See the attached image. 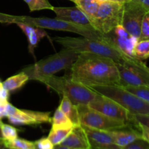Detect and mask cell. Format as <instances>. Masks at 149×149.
Here are the masks:
<instances>
[{
    "label": "cell",
    "instance_id": "obj_1",
    "mask_svg": "<svg viewBox=\"0 0 149 149\" xmlns=\"http://www.w3.org/2000/svg\"><path fill=\"white\" fill-rule=\"evenodd\" d=\"M73 80L85 86L120 85L116 63L106 57L91 52H81L70 68Z\"/></svg>",
    "mask_w": 149,
    "mask_h": 149
},
{
    "label": "cell",
    "instance_id": "obj_2",
    "mask_svg": "<svg viewBox=\"0 0 149 149\" xmlns=\"http://www.w3.org/2000/svg\"><path fill=\"white\" fill-rule=\"evenodd\" d=\"M53 40L65 49L72 50L77 53L91 52L106 57L113 60L116 64L127 65L133 63L138 58L131 57L124 53L121 49L109 41H97L84 37H70V36H56Z\"/></svg>",
    "mask_w": 149,
    "mask_h": 149
},
{
    "label": "cell",
    "instance_id": "obj_3",
    "mask_svg": "<svg viewBox=\"0 0 149 149\" xmlns=\"http://www.w3.org/2000/svg\"><path fill=\"white\" fill-rule=\"evenodd\" d=\"M36 80L45 84L61 95L67 97L76 106L88 105L98 95L90 87L73 80L68 75L45 76Z\"/></svg>",
    "mask_w": 149,
    "mask_h": 149
},
{
    "label": "cell",
    "instance_id": "obj_4",
    "mask_svg": "<svg viewBox=\"0 0 149 149\" xmlns=\"http://www.w3.org/2000/svg\"><path fill=\"white\" fill-rule=\"evenodd\" d=\"M78 55L74 51L63 48L59 52L41 60L23 71L29 76V79L33 80L40 77L54 75L61 70L70 69Z\"/></svg>",
    "mask_w": 149,
    "mask_h": 149
},
{
    "label": "cell",
    "instance_id": "obj_5",
    "mask_svg": "<svg viewBox=\"0 0 149 149\" xmlns=\"http://www.w3.org/2000/svg\"><path fill=\"white\" fill-rule=\"evenodd\" d=\"M96 93L114 100L132 114L149 115V103L116 84L87 86Z\"/></svg>",
    "mask_w": 149,
    "mask_h": 149
},
{
    "label": "cell",
    "instance_id": "obj_6",
    "mask_svg": "<svg viewBox=\"0 0 149 149\" xmlns=\"http://www.w3.org/2000/svg\"><path fill=\"white\" fill-rule=\"evenodd\" d=\"M18 22H24L35 27H39L44 29L73 32L81 35L83 37L93 40H105L104 34L97 31L92 26L76 24L57 18L31 17L29 16H19Z\"/></svg>",
    "mask_w": 149,
    "mask_h": 149
},
{
    "label": "cell",
    "instance_id": "obj_7",
    "mask_svg": "<svg viewBox=\"0 0 149 149\" xmlns=\"http://www.w3.org/2000/svg\"><path fill=\"white\" fill-rule=\"evenodd\" d=\"M123 5L116 2H100L95 15L90 20V25L103 34L109 33L122 24Z\"/></svg>",
    "mask_w": 149,
    "mask_h": 149
},
{
    "label": "cell",
    "instance_id": "obj_8",
    "mask_svg": "<svg viewBox=\"0 0 149 149\" xmlns=\"http://www.w3.org/2000/svg\"><path fill=\"white\" fill-rule=\"evenodd\" d=\"M77 108L79 114L80 124L82 126L100 130L110 131L124 127L130 124L105 116L89 107L87 105H79Z\"/></svg>",
    "mask_w": 149,
    "mask_h": 149
},
{
    "label": "cell",
    "instance_id": "obj_9",
    "mask_svg": "<svg viewBox=\"0 0 149 149\" xmlns=\"http://www.w3.org/2000/svg\"><path fill=\"white\" fill-rule=\"evenodd\" d=\"M117 65L120 86H149V68L141 60L137 59L131 65Z\"/></svg>",
    "mask_w": 149,
    "mask_h": 149
},
{
    "label": "cell",
    "instance_id": "obj_10",
    "mask_svg": "<svg viewBox=\"0 0 149 149\" xmlns=\"http://www.w3.org/2000/svg\"><path fill=\"white\" fill-rule=\"evenodd\" d=\"M5 110L8 121L15 125H35L52 122L50 112L19 109L9 102L6 104Z\"/></svg>",
    "mask_w": 149,
    "mask_h": 149
},
{
    "label": "cell",
    "instance_id": "obj_11",
    "mask_svg": "<svg viewBox=\"0 0 149 149\" xmlns=\"http://www.w3.org/2000/svg\"><path fill=\"white\" fill-rule=\"evenodd\" d=\"M147 10L138 1L130 0L124 4L122 26L132 36L139 39L143 18Z\"/></svg>",
    "mask_w": 149,
    "mask_h": 149
},
{
    "label": "cell",
    "instance_id": "obj_12",
    "mask_svg": "<svg viewBox=\"0 0 149 149\" xmlns=\"http://www.w3.org/2000/svg\"><path fill=\"white\" fill-rule=\"evenodd\" d=\"M87 106L105 116L131 123L132 113L109 97L98 94Z\"/></svg>",
    "mask_w": 149,
    "mask_h": 149
},
{
    "label": "cell",
    "instance_id": "obj_13",
    "mask_svg": "<svg viewBox=\"0 0 149 149\" xmlns=\"http://www.w3.org/2000/svg\"><path fill=\"white\" fill-rule=\"evenodd\" d=\"M104 36L105 39L113 44L124 53L135 57L134 49L139 39L128 33L122 25L115 27L111 31L104 34Z\"/></svg>",
    "mask_w": 149,
    "mask_h": 149
},
{
    "label": "cell",
    "instance_id": "obj_14",
    "mask_svg": "<svg viewBox=\"0 0 149 149\" xmlns=\"http://www.w3.org/2000/svg\"><path fill=\"white\" fill-rule=\"evenodd\" d=\"M82 127L87 135L90 149H122L114 143L109 131L100 130L85 126H82Z\"/></svg>",
    "mask_w": 149,
    "mask_h": 149
},
{
    "label": "cell",
    "instance_id": "obj_15",
    "mask_svg": "<svg viewBox=\"0 0 149 149\" xmlns=\"http://www.w3.org/2000/svg\"><path fill=\"white\" fill-rule=\"evenodd\" d=\"M109 132L111 135L114 143L121 148L142 138L141 131L136 123H130L124 127L110 130Z\"/></svg>",
    "mask_w": 149,
    "mask_h": 149
},
{
    "label": "cell",
    "instance_id": "obj_16",
    "mask_svg": "<svg viewBox=\"0 0 149 149\" xmlns=\"http://www.w3.org/2000/svg\"><path fill=\"white\" fill-rule=\"evenodd\" d=\"M55 18L83 26H91L89 17L79 7H53Z\"/></svg>",
    "mask_w": 149,
    "mask_h": 149
},
{
    "label": "cell",
    "instance_id": "obj_17",
    "mask_svg": "<svg viewBox=\"0 0 149 149\" xmlns=\"http://www.w3.org/2000/svg\"><path fill=\"white\" fill-rule=\"evenodd\" d=\"M59 145L77 149H90L87 135L81 125L74 126L69 135Z\"/></svg>",
    "mask_w": 149,
    "mask_h": 149
},
{
    "label": "cell",
    "instance_id": "obj_18",
    "mask_svg": "<svg viewBox=\"0 0 149 149\" xmlns=\"http://www.w3.org/2000/svg\"><path fill=\"white\" fill-rule=\"evenodd\" d=\"M58 108L70 119V121L72 122L74 126L81 125L77 106L73 104L68 97H65V96H63L61 105H60Z\"/></svg>",
    "mask_w": 149,
    "mask_h": 149
},
{
    "label": "cell",
    "instance_id": "obj_19",
    "mask_svg": "<svg viewBox=\"0 0 149 149\" xmlns=\"http://www.w3.org/2000/svg\"><path fill=\"white\" fill-rule=\"evenodd\" d=\"M29 80V76L22 71L20 74H16L6 79L4 82H2V87L8 92H13L23 87Z\"/></svg>",
    "mask_w": 149,
    "mask_h": 149
},
{
    "label": "cell",
    "instance_id": "obj_20",
    "mask_svg": "<svg viewBox=\"0 0 149 149\" xmlns=\"http://www.w3.org/2000/svg\"><path fill=\"white\" fill-rule=\"evenodd\" d=\"M74 3L87 15L90 20L95 15L100 4L98 0H75Z\"/></svg>",
    "mask_w": 149,
    "mask_h": 149
},
{
    "label": "cell",
    "instance_id": "obj_21",
    "mask_svg": "<svg viewBox=\"0 0 149 149\" xmlns=\"http://www.w3.org/2000/svg\"><path fill=\"white\" fill-rule=\"evenodd\" d=\"M47 36V33L44 29L39 27L33 28V30L26 36L29 42V52H31L33 55V51H34L35 47L37 46L39 41L43 37Z\"/></svg>",
    "mask_w": 149,
    "mask_h": 149
},
{
    "label": "cell",
    "instance_id": "obj_22",
    "mask_svg": "<svg viewBox=\"0 0 149 149\" xmlns=\"http://www.w3.org/2000/svg\"><path fill=\"white\" fill-rule=\"evenodd\" d=\"M51 123L52 128H71L74 127L72 122L59 108L55 111Z\"/></svg>",
    "mask_w": 149,
    "mask_h": 149
},
{
    "label": "cell",
    "instance_id": "obj_23",
    "mask_svg": "<svg viewBox=\"0 0 149 149\" xmlns=\"http://www.w3.org/2000/svg\"><path fill=\"white\" fill-rule=\"evenodd\" d=\"M73 127L71 128H52L49 132L47 138L52 142L54 146L59 145L66 137L69 135L72 130Z\"/></svg>",
    "mask_w": 149,
    "mask_h": 149
},
{
    "label": "cell",
    "instance_id": "obj_24",
    "mask_svg": "<svg viewBox=\"0 0 149 149\" xmlns=\"http://www.w3.org/2000/svg\"><path fill=\"white\" fill-rule=\"evenodd\" d=\"M6 147L13 149H36L34 142L16 138L11 141H3Z\"/></svg>",
    "mask_w": 149,
    "mask_h": 149
},
{
    "label": "cell",
    "instance_id": "obj_25",
    "mask_svg": "<svg viewBox=\"0 0 149 149\" xmlns=\"http://www.w3.org/2000/svg\"><path fill=\"white\" fill-rule=\"evenodd\" d=\"M134 55L140 60H146L149 58V39L138 40L134 49Z\"/></svg>",
    "mask_w": 149,
    "mask_h": 149
},
{
    "label": "cell",
    "instance_id": "obj_26",
    "mask_svg": "<svg viewBox=\"0 0 149 149\" xmlns=\"http://www.w3.org/2000/svg\"><path fill=\"white\" fill-rule=\"evenodd\" d=\"M123 87L141 100L149 103V86H125Z\"/></svg>",
    "mask_w": 149,
    "mask_h": 149
},
{
    "label": "cell",
    "instance_id": "obj_27",
    "mask_svg": "<svg viewBox=\"0 0 149 149\" xmlns=\"http://www.w3.org/2000/svg\"><path fill=\"white\" fill-rule=\"evenodd\" d=\"M24 1L29 6L31 12L42 10H52L54 7L48 0H24Z\"/></svg>",
    "mask_w": 149,
    "mask_h": 149
},
{
    "label": "cell",
    "instance_id": "obj_28",
    "mask_svg": "<svg viewBox=\"0 0 149 149\" xmlns=\"http://www.w3.org/2000/svg\"><path fill=\"white\" fill-rule=\"evenodd\" d=\"M3 141H11L17 138L18 130L10 125L2 123L0 125Z\"/></svg>",
    "mask_w": 149,
    "mask_h": 149
},
{
    "label": "cell",
    "instance_id": "obj_29",
    "mask_svg": "<svg viewBox=\"0 0 149 149\" xmlns=\"http://www.w3.org/2000/svg\"><path fill=\"white\" fill-rule=\"evenodd\" d=\"M149 39V12L147 11L144 15L141 27V35L139 40Z\"/></svg>",
    "mask_w": 149,
    "mask_h": 149
},
{
    "label": "cell",
    "instance_id": "obj_30",
    "mask_svg": "<svg viewBox=\"0 0 149 149\" xmlns=\"http://www.w3.org/2000/svg\"><path fill=\"white\" fill-rule=\"evenodd\" d=\"M136 122L149 128V115H131V123Z\"/></svg>",
    "mask_w": 149,
    "mask_h": 149
},
{
    "label": "cell",
    "instance_id": "obj_31",
    "mask_svg": "<svg viewBox=\"0 0 149 149\" xmlns=\"http://www.w3.org/2000/svg\"><path fill=\"white\" fill-rule=\"evenodd\" d=\"M122 149H149V143L141 138Z\"/></svg>",
    "mask_w": 149,
    "mask_h": 149
},
{
    "label": "cell",
    "instance_id": "obj_32",
    "mask_svg": "<svg viewBox=\"0 0 149 149\" xmlns=\"http://www.w3.org/2000/svg\"><path fill=\"white\" fill-rule=\"evenodd\" d=\"M36 149H53L54 145L48 138H42L35 141Z\"/></svg>",
    "mask_w": 149,
    "mask_h": 149
},
{
    "label": "cell",
    "instance_id": "obj_33",
    "mask_svg": "<svg viewBox=\"0 0 149 149\" xmlns=\"http://www.w3.org/2000/svg\"><path fill=\"white\" fill-rule=\"evenodd\" d=\"M18 15H11L0 13V23H16L18 22Z\"/></svg>",
    "mask_w": 149,
    "mask_h": 149
},
{
    "label": "cell",
    "instance_id": "obj_34",
    "mask_svg": "<svg viewBox=\"0 0 149 149\" xmlns=\"http://www.w3.org/2000/svg\"><path fill=\"white\" fill-rule=\"evenodd\" d=\"M133 123H136V122H133ZM136 124L138 125L140 131H141L142 139H143L144 141H146L147 143H149V128L144 126V125H141V124Z\"/></svg>",
    "mask_w": 149,
    "mask_h": 149
},
{
    "label": "cell",
    "instance_id": "obj_35",
    "mask_svg": "<svg viewBox=\"0 0 149 149\" xmlns=\"http://www.w3.org/2000/svg\"><path fill=\"white\" fill-rule=\"evenodd\" d=\"M134 1H138V3L143 6L147 11L149 12V0H134Z\"/></svg>",
    "mask_w": 149,
    "mask_h": 149
},
{
    "label": "cell",
    "instance_id": "obj_36",
    "mask_svg": "<svg viewBox=\"0 0 149 149\" xmlns=\"http://www.w3.org/2000/svg\"><path fill=\"white\" fill-rule=\"evenodd\" d=\"M100 2H103V1H109V2H116L120 3V4H125L127 1H130V0H98Z\"/></svg>",
    "mask_w": 149,
    "mask_h": 149
},
{
    "label": "cell",
    "instance_id": "obj_37",
    "mask_svg": "<svg viewBox=\"0 0 149 149\" xmlns=\"http://www.w3.org/2000/svg\"><path fill=\"white\" fill-rule=\"evenodd\" d=\"M53 149H77V148H71V147L64 146H61V145H56V146H54Z\"/></svg>",
    "mask_w": 149,
    "mask_h": 149
},
{
    "label": "cell",
    "instance_id": "obj_38",
    "mask_svg": "<svg viewBox=\"0 0 149 149\" xmlns=\"http://www.w3.org/2000/svg\"><path fill=\"white\" fill-rule=\"evenodd\" d=\"M4 147H5V145H4V141H0V149H3Z\"/></svg>",
    "mask_w": 149,
    "mask_h": 149
},
{
    "label": "cell",
    "instance_id": "obj_39",
    "mask_svg": "<svg viewBox=\"0 0 149 149\" xmlns=\"http://www.w3.org/2000/svg\"><path fill=\"white\" fill-rule=\"evenodd\" d=\"M2 89H3L2 83H1V81H0V93H1V90H2Z\"/></svg>",
    "mask_w": 149,
    "mask_h": 149
},
{
    "label": "cell",
    "instance_id": "obj_40",
    "mask_svg": "<svg viewBox=\"0 0 149 149\" xmlns=\"http://www.w3.org/2000/svg\"><path fill=\"white\" fill-rule=\"evenodd\" d=\"M0 140H3L2 139V135H1V127H0Z\"/></svg>",
    "mask_w": 149,
    "mask_h": 149
},
{
    "label": "cell",
    "instance_id": "obj_41",
    "mask_svg": "<svg viewBox=\"0 0 149 149\" xmlns=\"http://www.w3.org/2000/svg\"><path fill=\"white\" fill-rule=\"evenodd\" d=\"M2 124V122H1V118H0V125Z\"/></svg>",
    "mask_w": 149,
    "mask_h": 149
},
{
    "label": "cell",
    "instance_id": "obj_42",
    "mask_svg": "<svg viewBox=\"0 0 149 149\" xmlns=\"http://www.w3.org/2000/svg\"><path fill=\"white\" fill-rule=\"evenodd\" d=\"M3 149H13V148H7V147H4V148H3Z\"/></svg>",
    "mask_w": 149,
    "mask_h": 149
},
{
    "label": "cell",
    "instance_id": "obj_43",
    "mask_svg": "<svg viewBox=\"0 0 149 149\" xmlns=\"http://www.w3.org/2000/svg\"><path fill=\"white\" fill-rule=\"evenodd\" d=\"M70 1H73V2H74V1H75V0H70Z\"/></svg>",
    "mask_w": 149,
    "mask_h": 149
},
{
    "label": "cell",
    "instance_id": "obj_44",
    "mask_svg": "<svg viewBox=\"0 0 149 149\" xmlns=\"http://www.w3.org/2000/svg\"><path fill=\"white\" fill-rule=\"evenodd\" d=\"M3 141V140H0V141Z\"/></svg>",
    "mask_w": 149,
    "mask_h": 149
},
{
    "label": "cell",
    "instance_id": "obj_45",
    "mask_svg": "<svg viewBox=\"0 0 149 149\" xmlns=\"http://www.w3.org/2000/svg\"></svg>",
    "mask_w": 149,
    "mask_h": 149
}]
</instances>
